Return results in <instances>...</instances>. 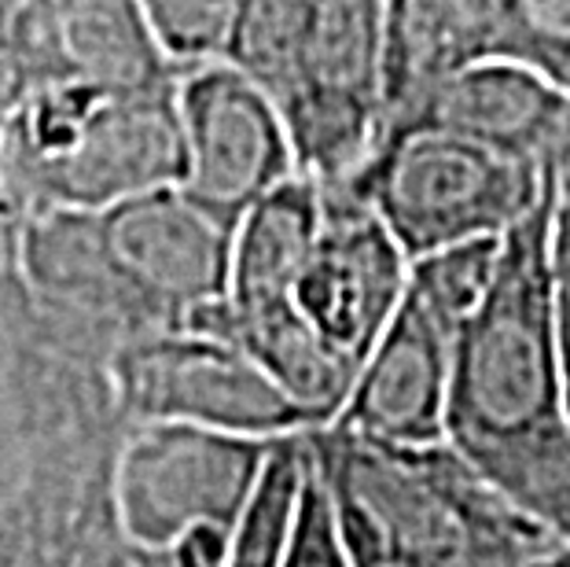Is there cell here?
<instances>
[{"mask_svg": "<svg viewBox=\"0 0 570 567\" xmlns=\"http://www.w3.org/2000/svg\"><path fill=\"white\" fill-rule=\"evenodd\" d=\"M556 174L501 239L493 281L453 335L445 442L519 509L570 461V394L552 306Z\"/></svg>", "mask_w": 570, "mask_h": 567, "instance_id": "6da1fadb", "label": "cell"}, {"mask_svg": "<svg viewBox=\"0 0 570 567\" xmlns=\"http://www.w3.org/2000/svg\"><path fill=\"white\" fill-rule=\"evenodd\" d=\"M225 63L281 107L298 174L346 185L383 137L386 0H247Z\"/></svg>", "mask_w": 570, "mask_h": 567, "instance_id": "7a4b0ae2", "label": "cell"}, {"mask_svg": "<svg viewBox=\"0 0 570 567\" xmlns=\"http://www.w3.org/2000/svg\"><path fill=\"white\" fill-rule=\"evenodd\" d=\"M11 199L30 211L104 214L180 185L188 170L177 89L115 96L85 81H45L0 140Z\"/></svg>", "mask_w": 570, "mask_h": 567, "instance_id": "3957f363", "label": "cell"}, {"mask_svg": "<svg viewBox=\"0 0 570 567\" xmlns=\"http://www.w3.org/2000/svg\"><path fill=\"white\" fill-rule=\"evenodd\" d=\"M350 185L416 262L464 239L504 236L544 199L552 174L445 129H402L375 144Z\"/></svg>", "mask_w": 570, "mask_h": 567, "instance_id": "277c9868", "label": "cell"}, {"mask_svg": "<svg viewBox=\"0 0 570 567\" xmlns=\"http://www.w3.org/2000/svg\"><path fill=\"white\" fill-rule=\"evenodd\" d=\"M276 439L132 424L111 457V501L132 546L166 553L199 530L236 535Z\"/></svg>", "mask_w": 570, "mask_h": 567, "instance_id": "5b68a950", "label": "cell"}, {"mask_svg": "<svg viewBox=\"0 0 570 567\" xmlns=\"http://www.w3.org/2000/svg\"><path fill=\"white\" fill-rule=\"evenodd\" d=\"M115 409L132 424H196L254 439L321 428L247 350L196 329H163L107 354Z\"/></svg>", "mask_w": 570, "mask_h": 567, "instance_id": "8992f818", "label": "cell"}, {"mask_svg": "<svg viewBox=\"0 0 570 567\" xmlns=\"http://www.w3.org/2000/svg\"><path fill=\"white\" fill-rule=\"evenodd\" d=\"M321 199L317 239L302 262L291 299L313 335L361 377L372 346L409 292L412 262L350 180L321 185Z\"/></svg>", "mask_w": 570, "mask_h": 567, "instance_id": "52a82bcc", "label": "cell"}, {"mask_svg": "<svg viewBox=\"0 0 570 567\" xmlns=\"http://www.w3.org/2000/svg\"><path fill=\"white\" fill-rule=\"evenodd\" d=\"M177 111L188 148L180 188L233 228L254 203L298 174L281 107L225 59L180 75Z\"/></svg>", "mask_w": 570, "mask_h": 567, "instance_id": "ba28073f", "label": "cell"}, {"mask_svg": "<svg viewBox=\"0 0 570 567\" xmlns=\"http://www.w3.org/2000/svg\"><path fill=\"white\" fill-rule=\"evenodd\" d=\"M100 222L118 273L159 329H185L228 292L236 228L180 185L118 203Z\"/></svg>", "mask_w": 570, "mask_h": 567, "instance_id": "9c48e42d", "label": "cell"}, {"mask_svg": "<svg viewBox=\"0 0 570 567\" xmlns=\"http://www.w3.org/2000/svg\"><path fill=\"white\" fill-rule=\"evenodd\" d=\"M8 41L33 86L85 81L115 96L177 89L185 70L169 63L140 0H22Z\"/></svg>", "mask_w": 570, "mask_h": 567, "instance_id": "30bf717a", "label": "cell"}, {"mask_svg": "<svg viewBox=\"0 0 570 567\" xmlns=\"http://www.w3.org/2000/svg\"><path fill=\"white\" fill-rule=\"evenodd\" d=\"M453 335L456 332L409 287L335 420L380 442H445Z\"/></svg>", "mask_w": 570, "mask_h": 567, "instance_id": "8fae6325", "label": "cell"}, {"mask_svg": "<svg viewBox=\"0 0 570 567\" xmlns=\"http://www.w3.org/2000/svg\"><path fill=\"white\" fill-rule=\"evenodd\" d=\"M405 129H445L556 174L570 159V96L527 67L475 63L434 89Z\"/></svg>", "mask_w": 570, "mask_h": 567, "instance_id": "7c38bea8", "label": "cell"}, {"mask_svg": "<svg viewBox=\"0 0 570 567\" xmlns=\"http://www.w3.org/2000/svg\"><path fill=\"white\" fill-rule=\"evenodd\" d=\"M324 214L321 185L306 174L287 177L258 199L236 225L233 273L222 303L236 317L295 310V281L302 273Z\"/></svg>", "mask_w": 570, "mask_h": 567, "instance_id": "4fadbf2b", "label": "cell"}, {"mask_svg": "<svg viewBox=\"0 0 570 567\" xmlns=\"http://www.w3.org/2000/svg\"><path fill=\"white\" fill-rule=\"evenodd\" d=\"M471 59L515 63L570 96V0H464Z\"/></svg>", "mask_w": 570, "mask_h": 567, "instance_id": "5bb4252c", "label": "cell"}, {"mask_svg": "<svg viewBox=\"0 0 570 567\" xmlns=\"http://www.w3.org/2000/svg\"><path fill=\"white\" fill-rule=\"evenodd\" d=\"M306 465H309L306 431L273 442L269 465H265L258 493H254L244 524L236 530L225 567H281L284 564V549H287L291 524H295Z\"/></svg>", "mask_w": 570, "mask_h": 567, "instance_id": "9a60e30c", "label": "cell"}, {"mask_svg": "<svg viewBox=\"0 0 570 567\" xmlns=\"http://www.w3.org/2000/svg\"><path fill=\"white\" fill-rule=\"evenodd\" d=\"M247 0H140L151 33L180 70L222 63Z\"/></svg>", "mask_w": 570, "mask_h": 567, "instance_id": "2e32d148", "label": "cell"}, {"mask_svg": "<svg viewBox=\"0 0 570 567\" xmlns=\"http://www.w3.org/2000/svg\"><path fill=\"white\" fill-rule=\"evenodd\" d=\"M501 239L504 236L464 239V244L416 258L409 287L456 332L468 313L479 306V299L487 295L497 258H501Z\"/></svg>", "mask_w": 570, "mask_h": 567, "instance_id": "e0dca14e", "label": "cell"}, {"mask_svg": "<svg viewBox=\"0 0 570 567\" xmlns=\"http://www.w3.org/2000/svg\"><path fill=\"white\" fill-rule=\"evenodd\" d=\"M306 442H309V431H306ZM281 567H354V560H350V553H346V541H343V527H338L332 490H327V479L321 472L317 457H313V446H309L306 479H302L295 524H291Z\"/></svg>", "mask_w": 570, "mask_h": 567, "instance_id": "ac0fdd59", "label": "cell"}, {"mask_svg": "<svg viewBox=\"0 0 570 567\" xmlns=\"http://www.w3.org/2000/svg\"><path fill=\"white\" fill-rule=\"evenodd\" d=\"M59 567H163V560L126 538V530L115 516L111 482H107L100 501L85 512V520L70 535V546Z\"/></svg>", "mask_w": 570, "mask_h": 567, "instance_id": "d6986e66", "label": "cell"}, {"mask_svg": "<svg viewBox=\"0 0 570 567\" xmlns=\"http://www.w3.org/2000/svg\"><path fill=\"white\" fill-rule=\"evenodd\" d=\"M552 306H556V332H560L563 369H567V394H570V211L556 199L552 222Z\"/></svg>", "mask_w": 570, "mask_h": 567, "instance_id": "ffe728a7", "label": "cell"}, {"mask_svg": "<svg viewBox=\"0 0 570 567\" xmlns=\"http://www.w3.org/2000/svg\"><path fill=\"white\" fill-rule=\"evenodd\" d=\"M338 527H343V541H346V553H350V560H354V567H445L439 560L423 557V553H412L405 546H397V541L372 535L368 527L350 524L343 516H338Z\"/></svg>", "mask_w": 570, "mask_h": 567, "instance_id": "44dd1931", "label": "cell"}, {"mask_svg": "<svg viewBox=\"0 0 570 567\" xmlns=\"http://www.w3.org/2000/svg\"><path fill=\"white\" fill-rule=\"evenodd\" d=\"M30 89H33L30 70L22 63V56L16 52V45L8 41V30H4L0 33V140H4L11 118L19 115V107L30 96Z\"/></svg>", "mask_w": 570, "mask_h": 567, "instance_id": "7402d4cb", "label": "cell"}, {"mask_svg": "<svg viewBox=\"0 0 570 567\" xmlns=\"http://www.w3.org/2000/svg\"><path fill=\"white\" fill-rule=\"evenodd\" d=\"M527 512L538 524L549 527L556 538L570 546V461L552 476L549 487H544L538 498H533V505H530Z\"/></svg>", "mask_w": 570, "mask_h": 567, "instance_id": "603a6c76", "label": "cell"}, {"mask_svg": "<svg viewBox=\"0 0 570 567\" xmlns=\"http://www.w3.org/2000/svg\"><path fill=\"white\" fill-rule=\"evenodd\" d=\"M8 233H16V228H8V222H4V207H0V273H4L8 255H11V258H19V247H22V228H19V236H11V239H8Z\"/></svg>", "mask_w": 570, "mask_h": 567, "instance_id": "cb8c5ba5", "label": "cell"}, {"mask_svg": "<svg viewBox=\"0 0 570 567\" xmlns=\"http://www.w3.org/2000/svg\"><path fill=\"white\" fill-rule=\"evenodd\" d=\"M556 199H560V207L570 211V159L556 170Z\"/></svg>", "mask_w": 570, "mask_h": 567, "instance_id": "d4e9b609", "label": "cell"}, {"mask_svg": "<svg viewBox=\"0 0 570 567\" xmlns=\"http://www.w3.org/2000/svg\"><path fill=\"white\" fill-rule=\"evenodd\" d=\"M19 8H22V0H0V33L11 27V19H16Z\"/></svg>", "mask_w": 570, "mask_h": 567, "instance_id": "484cf974", "label": "cell"}, {"mask_svg": "<svg viewBox=\"0 0 570 567\" xmlns=\"http://www.w3.org/2000/svg\"><path fill=\"white\" fill-rule=\"evenodd\" d=\"M567 567H570V557H567Z\"/></svg>", "mask_w": 570, "mask_h": 567, "instance_id": "4316f807", "label": "cell"}]
</instances>
